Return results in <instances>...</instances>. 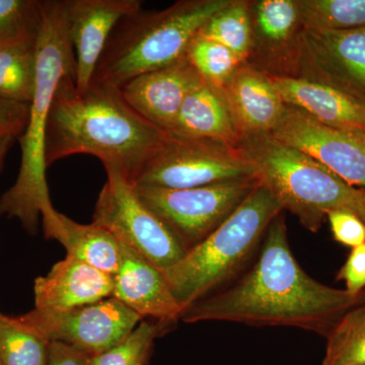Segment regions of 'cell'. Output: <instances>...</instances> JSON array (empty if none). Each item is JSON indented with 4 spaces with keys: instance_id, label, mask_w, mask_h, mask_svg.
<instances>
[{
    "instance_id": "35",
    "label": "cell",
    "mask_w": 365,
    "mask_h": 365,
    "mask_svg": "<svg viewBox=\"0 0 365 365\" xmlns=\"http://www.w3.org/2000/svg\"><path fill=\"white\" fill-rule=\"evenodd\" d=\"M361 190V213H360V218L365 223V190Z\"/></svg>"
},
{
    "instance_id": "4",
    "label": "cell",
    "mask_w": 365,
    "mask_h": 365,
    "mask_svg": "<svg viewBox=\"0 0 365 365\" xmlns=\"http://www.w3.org/2000/svg\"><path fill=\"white\" fill-rule=\"evenodd\" d=\"M232 0H182L160 11L124 16L110 36L93 83L121 88L185 56L202 26Z\"/></svg>"
},
{
    "instance_id": "23",
    "label": "cell",
    "mask_w": 365,
    "mask_h": 365,
    "mask_svg": "<svg viewBox=\"0 0 365 365\" xmlns=\"http://www.w3.org/2000/svg\"><path fill=\"white\" fill-rule=\"evenodd\" d=\"M302 31L365 28V0H297Z\"/></svg>"
},
{
    "instance_id": "10",
    "label": "cell",
    "mask_w": 365,
    "mask_h": 365,
    "mask_svg": "<svg viewBox=\"0 0 365 365\" xmlns=\"http://www.w3.org/2000/svg\"><path fill=\"white\" fill-rule=\"evenodd\" d=\"M19 318L48 342L72 346L91 357L119 344L143 321L113 297L66 312L34 309Z\"/></svg>"
},
{
    "instance_id": "29",
    "label": "cell",
    "mask_w": 365,
    "mask_h": 365,
    "mask_svg": "<svg viewBox=\"0 0 365 365\" xmlns=\"http://www.w3.org/2000/svg\"><path fill=\"white\" fill-rule=\"evenodd\" d=\"M167 325L143 319L119 344L91 357V365H148L155 340Z\"/></svg>"
},
{
    "instance_id": "1",
    "label": "cell",
    "mask_w": 365,
    "mask_h": 365,
    "mask_svg": "<svg viewBox=\"0 0 365 365\" xmlns=\"http://www.w3.org/2000/svg\"><path fill=\"white\" fill-rule=\"evenodd\" d=\"M261 249L244 277L185 309L182 321L292 327L326 337L343 314L365 304V292L328 287L302 268L290 250L282 213L269 225Z\"/></svg>"
},
{
    "instance_id": "9",
    "label": "cell",
    "mask_w": 365,
    "mask_h": 365,
    "mask_svg": "<svg viewBox=\"0 0 365 365\" xmlns=\"http://www.w3.org/2000/svg\"><path fill=\"white\" fill-rule=\"evenodd\" d=\"M255 170L237 146L205 139L168 138L135 184L190 189L248 179Z\"/></svg>"
},
{
    "instance_id": "30",
    "label": "cell",
    "mask_w": 365,
    "mask_h": 365,
    "mask_svg": "<svg viewBox=\"0 0 365 365\" xmlns=\"http://www.w3.org/2000/svg\"><path fill=\"white\" fill-rule=\"evenodd\" d=\"M334 239L350 248L365 244V223L351 211L336 209L327 215Z\"/></svg>"
},
{
    "instance_id": "28",
    "label": "cell",
    "mask_w": 365,
    "mask_h": 365,
    "mask_svg": "<svg viewBox=\"0 0 365 365\" xmlns=\"http://www.w3.org/2000/svg\"><path fill=\"white\" fill-rule=\"evenodd\" d=\"M41 23V0H0V48L36 46Z\"/></svg>"
},
{
    "instance_id": "11",
    "label": "cell",
    "mask_w": 365,
    "mask_h": 365,
    "mask_svg": "<svg viewBox=\"0 0 365 365\" xmlns=\"http://www.w3.org/2000/svg\"><path fill=\"white\" fill-rule=\"evenodd\" d=\"M271 134L314 158L350 186L365 190V143L359 132L327 126L287 106Z\"/></svg>"
},
{
    "instance_id": "34",
    "label": "cell",
    "mask_w": 365,
    "mask_h": 365,
    "mask_svg": "<svg viewBox=\"0 0 365 365\" xmlns=\"http://www.w3.org/2000/svg\"><path fill=\"white\" fill-rule=\"evenodd\" d=\"M16 138L18 137L13 135V134L0 131V172H1L2 167H4L7 153L11 150Z\"/></svg>"
},
{
    "instance_id": "6",
    "label": "cell",
    "mask_w": 365,
    "mask_h": 365,
    "mask_svg": "<svg viewBox=\"0 0 365 365\" xmlns=\"http://www.w3.org/2000/svg\"><path fill=\"white\" fill-rule=\"evenodd\" d=\"M283 211L273 194L258 184L215 232L187 252L179 263L163 271L182 313L242 267L269 225Z\"/></svg>"
},
{
    "instance_id": "15",
    "label": "cell",
    "mask_w": 365,
    "mask_h": 365,
    "mask_svg": "<svg viewBox=\"0 0 365 365\" xmlns=\"http://www.w3.org/2000/svg\"><path fill=\"white\" fill-rule=\"evenodd\" d=\"M120 247L121 261L113 275L112 297L143 319L170 324L181 319L182 309L163 271L128 247Z\"/></svg>"
},
{
    "instance_id": "5",
    "label": "cell",
    "mask_w": 365,
    "mask_h": 365,
    "mask_svg": "<svg viewBox=\"0 0 365 365\" xmlns=\"http://www.w3.org/2000/svg\"><path fill=\"white\" fill-rule=\"evenodd\" d=\"M237 148L251 163L259 184L312 232H318L327 215L336 209L360 217L361 190L272 134L242 137Z\"/></svg>"
},
{
    "instance_id": "24",
    "label": "cell",
    "mask_w": 365,
    "mask_h": 365,
    "mask_svg": "<svg viewBox=\"0 0 365 365\" xmlns=\"http://www.w3.org/2000/svg\"><path fill=\"white\" fill-rule=\"evenodd\" d=\"M36 46L0 48V98L30 104L35 91Z\"/></svg>"
},
{
    "instance_id": "17",
    "label": "cell",
    "mask_w": 365,
    "mask_h": 365,
    "mask_svg": "<svg viewBox=\"0 0 365 365\" xmlns=\"http://www.w3.org/2000/svg\"><path fill=\"white\" fill-rule=\"evenodd\" d=\"M222 91L240 138L271 133L287 107L269 74L249 62L235 71Z\"/></svg>"
},
{
    "instance_id": "19",
    "label": "cell",
    "mask_w": 365,
    "mask_h": 365,
    "mask_svg": "<svg viewBox=\"0 0 365 365\" xmlns=\"http://www.w3.org/2000/svg\"><path fill=\"white\" fill-rule=\"evenodd\" d=\"M45 237L55 240L66 249L67 255L103 272L114 275L121 261V247L111 232L97 223L81 225L56 209L42 213Z\"/></svg>"
},
{
    "instance_id": "36",
    "label": "cell",
    "mask_w": 365,
    "mask_h": 365,
    "mask_svg": "<svg viewBox=\"0 0 365 365\" xmlns=\"http://www.w3.org/2000/svg\"><path fill=\"white\" fill-rule=\"evenodd\" d=\"M360 136L362 137V139H364V141L365 143V133H362V132H359Z\"/></svg>"
},
{
    "instance_id": "31",
    "label": "cell",
    "mask_w": 365,
    "mask_h": 365,
    "mask_svg": "<svg viewBox=\"0 0 365 365\" xmlns=\"http://www.w3.org/2000/svg\"><path fill=\"white\" fill-rule=\"evenodd\" d=\"M337 278L344 281L346 290L353 294L365 292V244L351 250Z\"/></svg>"
},
{
    "instance_id": "18",
    "label": "cell",
    "mask_w": 365,
    "mask_h": 365,
    "mask_svg": "<svg viewBox=\"0 0 365 365\" xmlns=\"http://www.w3.org/2000/svg\"><path fill=\"white\" fill-rule=\"evenodd\" d=\"M113 294V276L66 255L49 273L35 280V309L66 312Z\"/></svg>"
},
{
    "instance_id": "32",
    "label": "cell",
    "mask_w": 365,
    "mask_h": 365,
    "mask_svg": "<svg viewBox=\"0 0 365 365\" xmlns=\"http://www.w3.org/2000/svg\"><path fill=\"white\" fill-rule=\"evenodd\" d=\"M30 104L0 98V131L20 138L28 123Z\"/></svg>"
},
{
    "instance_id": "20",
    "label": "cell",
    "mask_w": 365,
    "mask_h": 365,
    "mask_svg": "<svg viewBox=\"0 0 365 365\" xmlns=\"http://www.w3.org/2000/svg\"><path fill=\"white\" fill-rule=\"evenodd\" d=\"M172 139H205L237 146L240 136L220 88L203 83L182 103L167 132Z\"/></svg>"
},
{
    "instance_id": "2",
    "label": "cell",
    "mask_w": 365,
    "mask_h": 365,
    "mask_svg": "<svg viewBox=\"0 0 365 365\" xmlns=\"http://www.w3.org/2000/svg\"><path fill=\"white\" fill-rule=\"evenodd\" d=\"M125 101L119 88L93 83L78 90L76 76L62 79L45 136L47 168L62 158L90 155L127 182L137 179L168 140Z\"/></svg>"
},
{
    "instance_id": "16",
    "label": "cell",
    "mask_w": 365,
    "mask_h": 365,
    "mask_svg": "<svg viewBox=\"0 0 365 365\" xmlns=\"http://www.w3.org/2000/svg\"><path fill=\"white\" fill-rule=\"evenodd\" d=\"M269 76L285 105L327 126L365 133V101L362 98L330 83L304 76Z\"/></svg>"
},
{
    "instance_id": "27",
    "label": "cell",
    "mask_w": 365,
    "mask_h": 365,
    "mask_svg": "<svg viewBox=\"0 0 365 365\" xmlns=\"http://www.w3.org/2000/svg\"><path fill=\"white\" fill-rule=\"evenodd\" d=\"M185 56L205 83L222 90L247 60L225 46L197 34L187 48Z\"/></svg>"
},
{
    "instance_id": "22",
    "label": "cell",
    "mask_w": 365,
    "mask_h": 365,
    "mask_svg": "<svg viewBox=\"0 0 365 365\" xmlns=\"http://www.w3.org/2000/svg\"><path fill=\"white\" fill-rule=\"evenodd\" d=\"M198 34L225 46L248 61L253 49L250 2L232 0L230 4L215 14Z\"/></svg>"
},
{
    "instance_id": "13",
    "label": "cell",
    "mask_w": 365,
    "mask_h": 365,
    "mask_svg": "<svg viewBox=\"0 0 365 365\" xmlns=\"http://www.w3.org/2000/svg\"><path fill=\"white\" fill-rule=\"evenodd\" d=\"M141 9L140 0H68L67 31L76 56L78 90H86L91 85L117 24Z\"/></svg>"
},
{
    "instance_id": "8",
    "label": "cell",
    "mask_w": 365,
    "mask_h": 365,
    "mask_svg": "<svg viewBox=\"0 0 365 365\" xmlns=\"http://www.w3.org/2000/svg\"><path fill=\"white\" fill-rule=\"evenodd\" d=\"M106 172L107 181L98 194L93 222L163 272L179 263L187 252L176 237L139 199L133 185L117 170Z\"/></svg>"
},
{
    "instance_id": "14",
    "label": "cell",
    "mask_w": 365,
    "mask_h": 365,
    "mask_svg": "<svg viewBox=\"0 0 365 365\" xmlns=\"http://www.w3.org/2000/svg\"><path fill=\"white\" fill-rule=\"evenodd\" d=\"M203 83L184 56L169 66L141 74L119 88L134 111L167 134L184 101Z\"/></svg>"
},
{
    "instance_id": "7",
    "label": "cell",
    "mask_w": 365,
    "mask_h": 365,
    "mask_svg": "<svg viewBox=\"0 0 365 365\" xmlns=\"http://www.w3.org/2000/svg\"><path fill=\"white\" fill-rule=\"evenodd\" d=\"M259 184L256 178L190 189L133 185L137 196L189 252L239 207Z\"/></svg>"
},
{
    "instance_id": "21",
    "label": "cell",
    "mask_w": 365,
    "mask_h": 365,
    "mask_svg": "<svg viewBox=\"0 0 365 365\" xmlns=\"http://www.w3.org/2000/svg\"><path fill=\"white\" fill-rule=\"evenodd\" d=\"M253 49L277 52L288 47L299 50L302 32L297 0H260L250 2ZM251 53V54H252ZM251 57V56H250Z\"/></svg>"
},
{
    "instance_id": "3",
    "label": "cell",
    "mask_w": 365,
    "mask_h": 365,
    "mask_svg": "<svg viewBox=\"0 0 365 365\" xmlns=\"http://www.w3.org/2000/svg\"><path fill=\"white\" fill-rule=\"evenodd\" d=\"M42 23L36 43L35 91L28 123L19 138L20 172L0 197V216L16 218L29 234H36L40 216L51 207L45 160V136L53 101L62 79L76 76L73 47L67 31L68 0H41Z\"/></svg>"
},
{
    "instance_id": "33",
    "label": "cell",
    "mask_w": 365,
    "mask_h": 365,
    "mask_svg": "<svg viewBox=\"0 0 365 365\" xmlns=\"http://www.w3.org/2000/svg\"><path fill=\"white\" fill-rule=\"evenodd\" d=\"M47 365H91V356L72 346L50 342Z\"/></svg>"
},
{
    "instance_id": "26",
    "label": "cell",
    "mask_w": 365,
    "mask_h": 365,
    "mask_svg": "<svg viewBox=\"0 0 365 365\" xmlns=\"http://www.w3.org/2000/svg\"><path fill=\"white\" fill-rule=\"evenodd\" d=\"M49 342L24 324L0 312V365H47Z\"/></svg>"
},
{
    "instance_id": "12",
    "label": "cell",
    "mask_w": 365,
    "mask_h": 365,
    "mask_svg": "<svg viewBox=\"0 0 365 365\" xmlns=\"http://www.w3.org/2000/svg\"><path fill=\"white\" fill-rule=\"evenodd\" d=\"M297 68L299 76L330 83L365 101V28L302 30Z\"/></svg>"
},
{
    "instance_id": "25",
    "label": "cell",
    "mask_w": 365,
    "mask_h": 365,
    "mask_svg": "<svg viewBox=\"0 0 365 365\" xmlns=\"http://www.w3.org/2000/svg\"><path fill=\"white\" fill-rule=\"evenodd\" d=\"M326 338L322 365H365V304L343 314Z\"/></svg>"
}]
</instances>
